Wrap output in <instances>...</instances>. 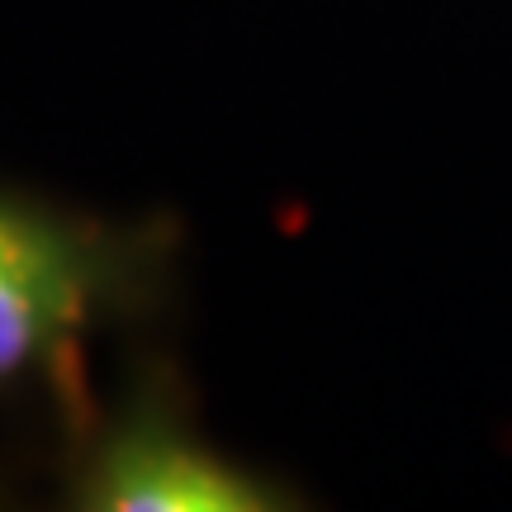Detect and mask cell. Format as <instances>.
I'll list each match as a JSON object with an SVG mask.
<instances>
[{"mask_svg": "<svg viewBox=\"0 0 512 512\" xmlns=\"http://www.w3.org/2000/svg\"><path fill=\"white\" fill-rule=\"evenodd\" d=\"M133 256L100 223L0 190V384L67 361L128 299Z\"/></svg>", "mask_w": 512, "mask_h": 512, "instance_id": "1", "label": "cell"}, {"mask_svg": "<svg viewBox=\"0 0 512 512\" xmlns=\"http://www.w3.org/2000/svg\"><path fill=\"white\" fill-rule=\"evenodd\" d=\"M86 512H275L285 489L166 413H128L100 432L76 475Z\"/></svg>", "mask_w": 512, "mask_h": 512, "instance_id": "2", "label": "cell"}]
</instances>
